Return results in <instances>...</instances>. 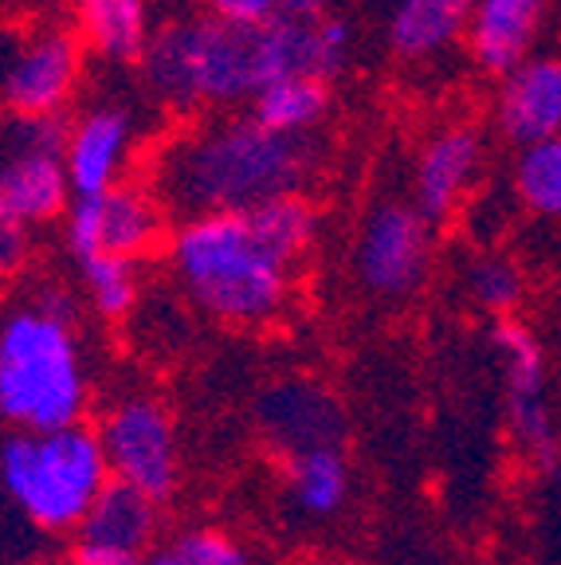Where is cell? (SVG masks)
<instances>
[{
    "label": "cell",
    "mask_w": 561,
    "mask_h": 565,
    "mask_svg": "<svg viewBox=\"0 0 561 565\" xmlns=\"http://www.w3.org/2000/svg\"><path fill=\"white\" fill-rule=\"evenodd\" d=\"M350 60L353 28L330 12L272 28H236L193 9L158 24L141 55V79L173 115H229L244 103L252 106L275 79L310 75L330 83Z\"/></svg>",
    "instance_id": "1"
},
{
    "label": "cell",
    "mask_w": 561,
    "mask_h": 565,
    "mask_svg": "<svg viewBox=\"0 0 561 565\" xmlns=\"http://www.w3.org/2000/svg\"><path fill=\"white\" fill-rule=\"evenodd\" d=\"M322 161V141L287 138L247 115H209L181 126L149 158V185L169 212L220 216L252 212L307 189Z\"/></svg>",
    "instance_id": "2"
},
{
    "label": "cell",
    "mask_w": 561,
    "mask_h": 565,
    "mask_svg": "<svg viewBox=\"0 0 561 565\" xmlns=\"http://www.w3.org/2000/svg\"><path fill=\"white\" fill-rule=\"evenodd\" d=\"M169 271L197 310L236 330L279 322L295 302L298 259H290L252 212L189 216L169 236Z\"/></svg>",
    "instance_id": "3"
},
{
    "label": "cell",
    "mask_w": 561,
    "mask_h": 565,
    "mask_svg": "<svg viewBox=\"0 0 561 565\" xmlns=\"http://www.w3.org/2000/svg\"><path fill=\"white\" fill-rule=\"evenodd\" d=\"M95 373L75 302L60 287H35L0 315V420L9 433H55L83 424Z\"/></svg>",
    "instance_id": "4"
},
{
    "label": "cell",
    "mask_w": 561,
    "mask_h": 565,
    "mask_svg": "<svg viewBox=\"0 0 561 565\" xmlns=\"http://www.w3.org/2000/svg\"><path fill=\"white\" fill-rule=\"evenodd\" d=\"M110 487L98 433L87 424L55 433H9L0 440V494L24 526L71 539Z\"/></svg>",
    "instance_id": "5"
},
{
    "label": "cell",
    "mask_w": 561,
    "mask_h": 565,
    "mask_svg": "<svg viewBox=\"0 0 561 565\" xmlns=\"http://www.w3.org/2000/svg\"><path fill=\"white\" fill-rule=\"evenodd\" d=\"M95 433L110 468V483L130 487L154 503L173 499L181 487V436L166 401L130 388L106 405Z\"/></svg>",
    "instance_id": "6"
},
{
    "label": "cell",
    "mask_w": 561,
    "mask_h": 565,
    "mask_svg": "<svg viewBox=\"0 0 561 565\" xmlns=\"http://www.w3.org/2000/svg\"><path fill=\"white\" fill-rule=\"evenodd\" d=\"M71 193L60 118H4L0 122V216L28 232L67 216Z\"/></svg>",
    "instance_id": "7"
},
{
    "label": "cell",
    "mask_w": 561,
    "mask_h": 565,
    "mask_svg": "<svg viewBox=\"0 0 561 565\" xmlns=\"http://www.w3.org/2000/svg\"><path fill=\"white\" fill-rule=\"evenodd\" d=\"M432 267V224L416 204L381 201L361 216L353 239V275L373 299L401 302L424 287Z\"/></svg>",
    "instance_id": "8"
},
{
    "label": "cell",
    "mask_w": 561,
    "mask_h": 565,
    "mask_svg": "<svg viewBox=\"0 0 561 565\" xmlns=\"http://www.w3.org/2000/svg\"><path fill=\"white\" fill-rule=\"evenodd\" d=\"M83 83V44L71 28L20 32L0 60V106L9 118H60Z\"/></svg>",
    "instance_id": "9"
},
{
    "label": "cell",
    "mask_w": 561,
    "mask_h": 565,
    "mask_svg": "<svg viewBox=\"0 0 561 565\" xmlns=\"http://www.w3.org/2000/svg\"><path fill=\"white\" fill-rule=\"evenodd\" d=\"M166 216L169 209L149 181H123L103 196H75L63 216V236L75 259L118 256L138 264L154 247H161Z\"/></svg>",
    "instance_id": "10"
},
{
    "label": "cell",
    "mask_w": 561,
    "mask_h": 565,
    "mask_svg": "<svg viewBox=\"0 0 561 565\" xmlns=\"http://www.w3.org/2000/svg\"><path fill=\"white\" fill-rule=\"evenodd\" d=\"M491 345L502 365L507 388V420L518 448L538 471H553L561 463V436L546 397V353L534 330L518 318H499L491 330Z\"/></svg>",
    "instance_id": "11"
},
{
    "label": "cell",
    "mask_w": 561,
    "mask_h": 565,
    "mask_svg": "<svg viewBox=\"0 0 561 565\" xmlns=\"http://www.w3.org/2000/svg\"><path fill=\"white\" fill-rule=\"evenodd\" d=\"M141 146V118L126 98H95L63 126V161L71 193L103 196L130 181V161Z\"/></svg>",
    "instance_id": "12"
},
{
    "label": "cell",
    "mask_w": 561,
    "mask_h": 565,
    "mask_svg": "<svg viewBox=\"0 0 561 565\" xmlns=\"http://www.w3.org/2000/svg\"><path fill=\"white\" fill-rule=\"evenodd\" d=\"M161 503L110 483L67 539L71 565H146L158 550Z\"/></svg>",
    "instance_id": "13"
},
{
    "label": "cell",
    "mask_w": 561,
    "mask_h": 565,
    "mask_svg": "<svg viewBox=\"0 0 561 565\" xmlns=\"http://www.w3.org/2000/svg\"><path fill=\"white\" fill-rule=\"evenodd\" d=\"M255 428L272 451H279L283 463L303 451L342 448L346 413L322 381L287 377L275 381L255 401Z\"/></svg>",
    "instance_id": "14"
},
{
    "label": "cell",
    "mask_w": 561,
    "mask_h": 565,
    "mask_svg": "<svg viewBox=\"0 0 561 565\" xmlns=\"http://www.w3.org/2000/svg\"><path fill=\"white\" fill-rule=\"evenodd\" d=\"M487 141L475 122H447L421 141L413 161V204L428 224H444L479 177Z\"/></svg>",
    "instance_id": "15"
},
{
    "label": "cell",
    "mask_w": 561,
    "mask_h": 565,
    "mask_svg": "<svg viewBox=\"0 0 561 565\" xmlns=\"http://www.w3.org/2000/svg\"><path fill=\"white\" fill-rule=\"evenodd\" d=\"M495 126L518 150L561 138V52H534L502 75Z\"/></svg>",
    "instance_id": "16"
},
{
    "label": "cell",
    "mask_w": 561,
    "mask_h": 565,
    "mask_svg": "<svg viewBox=\"0 0 561 565\" xmlns=\"http://www.w3.org/2000/svg\"><path fill=\"white\" fill-rule=\"evenodd\" d=\"M546 12L550 0H475L464 32L472 63L491 79L510 75L518 63H527L538 52Z\"/></svg>",
    "instance_id": "17"
},
{
    "label": "cell",
    "mask_w": 561,
    "mask_h": 565,
    "mask_svg": "<svg viewBox=\"0 0 561 565\" xmlns=\"http://www.w3.org/2000/svg\"><path fill=\"white\" fill-rule=\"evenodd\" d=\"M67 9L80 44L106 63H141L158 32L154 0H67Z\"/></svg>",
    "instance_id": "18"
},
{
    "label": "cell",
    "mask_w": 561,
    "mask_h": 565,
    "mask_svg": "<svg viewBox=\"0 0 561 565\" xmlns=\"http://www.w3.org/2000/svg\"><path fill=\"white\" fill-rule=\"evenodd\" d=\"M475 0H393L385 40L396 60L421 63L459 44Z\"/></svg>",
    "instance_id": "19"
},
{
    "label": "cell",
    "mask_w": 561,
    "mask_h": 565,
    "mask_svg": "<svg viewBox=\"0 0 561 565\" xmlns=\"http://www.w3.org/2000/svg\"><path fill=\"white\" fill-rule=\"evenodd\" d=\"M283 491L298 519L326 522L342 514L353 494V471L342 448H318L283 463Z\"/></svg>",
    "instance_id": "20"
},
{
    "label": "cell",
    "mask_w": 561,
    "mask_h": 565,
    "mask_svg": "<svg viewBox=\"0 0 561 565\" xmlns=\"http://www.w3.org/2000/svg\"><path fill=\"white\" fill-rule=\"evenodd\" d=\"M252 115L287 138H315L330 115V83L310 79V75L275 79L252 98Z\"/></svg>",
    "instance_id": "21"
},
{
    "label": "cell",
    "mask_w": 561,
    "mask_h": 565,
    "mask_svg": "<svg viewBox=\"0 0 561 565\" xmlns=\"http://www.w3.org/2000/svg\"><path fill=\"white\" fill-rule=\"evenodd\" d=\"M80 279L83 295H87L91 310L103 322H123L138 310L141 299V271L134 259L118 256H91L80 259Z\"/></svg>",
    "instance_id": "22"
},
{
    "label": "cell",
    "mask_w": 561,
    "mask_h": 565,
    "mask_svg": "<svg viewBox=\"0 0 561 565\" xmlns=\"http://www.w3.org/2000/svg\"><path fill=\"white\" fill-rule=\"evenodd\" d=\"M510 185L530 216L561 221V138L518 150Z\"/></svg>",
    "instance_id": "23"
},
{
    "label": "cell",
    "mask_w": 561,
    "mask_h": 565,
    "mask_svg": "<svg viewBox=\"0 0 561 565\" xmlns=\"http://www.w3.org/2000/svg\"><path fill=\"white\" fill-rule=\"evenodd\" d=\"M146 565H252V554L232 530L189 526L154 550Z\"/></svg>",
    "instance_id": "24"
},
{
    "label": "cell",
    "mask_w": 561,
    "mask_h": 565,
    "mask_svg": "<svg viewBox=\"0 0 561 565\" xmlns=\"http://www.w3.org/2000/svg\"><path fill=\"white\" fill-rule=\"evenodd\" d=\"M467 295L495 318H515L527 299V275L507 256H479L467 267Z\"/></svg>",
    "instance_id": "25"
},
{
    "label": "cell",
    "mask_w": 561,
    "mask_h": 565,
    "mask_svg": "<svg viewBox=\"0 0 561 565\" xmlns=\"http://www.w3.org/2000/svg\"><path fill=\"white\" fill-rule=\"evenodd\" d=\"M209 17L236 28H272L287 20L326 17V0H197Z\"/></svg>",
    "instance_id": "26"
},
{
    "label": "cell",
    "mask_w": 561,
    "mask_h": 565,
    "mask_svg": "<svg viewBox=\"0 0 561 565\" xmlns=\"http://www.w3.org/2000/svg\"><path fill=\"white\" fill-rule=\"evenodd\" d=\"M28 256H32V232L9 216H0V279L24 271Z\"/></svg>",
    "instance_id": "27"
}]
</instances>
